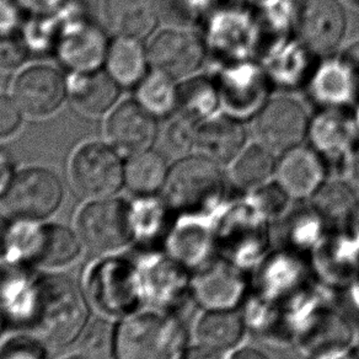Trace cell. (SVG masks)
Here are the masks:
<instances>
[{
	"instance_id": "6da1fadb",
	"label": "cell",
	"mask_w": 359,
	"mask_h": 359,
	"mask_svg": "<svg viewBox=\"0 0 359 359\" xmlns=\"http://www.w3.org/2000/svg\"><path fill=\"white\" fill-rule=\"evenodd\" d=\"M187 351L185 327L169 315H135L116 330V359H184Z\"/></svg>"
},
{
	"instance_id": "7a4b0ae2",
	"label": "cell",
	"mask_w": 359,
	"mask_h": 359,
	"mask_svg": "<svg viewBox=\"0 0 359 359\" xmlns=\"http://www.w3.org/2000/svg\"><path fill=\"white\" fill-rule=\"evenodd\" d=\"M58 15L60 32L55 52L60 62L73 72L99 69L110 46L104 31L85 18L74 3H68Z\"/></svg>"
},
{
	"instance_id": "3957f363",
	"label": "cell",
	"mask_w": 359,
	"mask_h": 359,
	"mask_svg": "<svg viewBox=\"0 0 359 359\" xmlns=\"http://www.w3.org/2000/svg\"><path fill=\"white\" fill-rule=\"evenodd\" d=\"M70 179L78 195L102 200L120 190L125 182V166L109 147L90 143L76 150L73 156Z\"/></svg>"
},
{
	"instance_id": "277c9868",
	"label": "cell",
	"mask_w": 359,
	"mask_h": 359,
	"mask_svg": "<svg viewBox=\"0 0 359 359\" xmlns=\"http://www.w3.org/2000/svg\"><path fill=\"white\" fill-rule=\"evenodd\" d=\"M78 229L81 243L91 252H115L132 235L130 210L118 200H95L80 212Z\"/></svg>"
},
{
	"instance_id": "5b68a950",
	"label": "cell",
	"mask_w": 359,
	"mask_h": 359,
	"mask_svg": "<svg viewBox=\"0 0 359 359\" xmlns=\"http://www.w3.org/2000/svg\"><path fill=\"white\" fill-rule=\"evenodd\" d=\"M41 290L39 329L55 342H68L84 324V302L74 285L63 278H48Z\"/></svg>"
},
{
	"instance_id": "8992f818",
	"label": "cell",
	"mask_w": 359,
	"mask_h": 359,
	"mask_svg": "<svg viewBox=\"0 0 359 359\" xmlns=\"http://www.w3.org/2000/svg\"><path fill=\"white\" fill-rule=\"evenodd\" d=\"M218 166L201 155L179 160L174 169L170 170L165 184L170 205L192 210L215 200L222 189Z\"/></svg>"
},
{
	"instance_id": "52a82bcc",
	"label": "cell",
	"mask_w": 359,
	"mask_h": 359,
	"mask_svg": "<svg viewBox=\"0 0 359 359\" xmlns=\"http://www.w3.org/2000/svg\"><path fill=\"white\" fill-rule=\"evenodd\" d=\"M309 130V120L298 101L278 96L261 109L252 126L255 140L275 154L300 145Z\"/></svg>"
},
{
	"instance_id": "ba28073f",
	"label": "cell",
	"mask_w": 359,
	"mask_h": 359,
	"mask_svg": "<svg viewBox=\"0 0 359 359\" xmlns=\"http://www.w3.org/2000/svg\"><path fill=\"white\" fill-rule=\"evenodd\" d=\"M63 190L58 177L48 170L27 169L16 175L4 196L11 215L40 219L53 213L60 205Z\"/></svg>"
},
{
	"instance_id": "9c48e42d",
	"label": "cell",
	"mask_w": 359,
	"mask_h": 359,
	"mask_svg": "<svg viewBox=\"0 0 359 359\" xmlns=\"http://www.w3.org/2000/svg\"><path fill=\"white\" fill-rule=\"evenodd\" d=\"M147 55L153 69L176 80L187 78L200 68L205 48L200 39L190 31L166 29L150 41Z\"/></svg>"
},
{
	"instance_id": "30bf717a",
	"label": "cell",
	"mask_w": 359,
	"mask_h": 359,
	"mask_svg": "<svg viewBox=\"0 0 359 359\" xmlns=\"http://www.w3.org/2000/svg\"><path fill=\"white\" fill-rule=\"evenodd\" d=\"M346 16L337 0H306L300 13V40L316 55H329L341 43Z\"/></svg>"
},
{
	"instance_id": "8fae6325",
	"label": "cell",
	"mask_w": 359,
	"mask_h": 359,
	"mask_svg": "<svg viewBox=\"0 0 359 359\" xmlns=\"http://www.w3.org/2000/svg\"><path fill=\"white\" fill-rule=\"evenodd\" d=\"M67 83L58 70L36 65L24 70L14 84V99L22 112L34 117L53 114L65 100Z\"/></svg>"
},
{
	"instance_id": "7c38bea8",
	"label": "cell",
	"mask_w": 359,
	"mask_h": 359,
	"mask_svg": "<svg viewBox=\"0 0 359 359\" xmlns=\"http://www.w3.org/2000/svg\"><path fill=\"white\" fill-rule=\"evenodd\" d=\"M158 133L155 116L140 102L126 101L107 121V135L123 153L137 154L150 148Z\"/></svg>"
},
{
	"instance_id": "4fadbf2b",
	"label": "cell",
	"mask_w": 359,
	"mask_h": 359,
	"mask_svg": "<svg viewBox=\"0 0 359 359\" xmlns=\"http://www.w3.org/2000/svg\"><path fill=\"white\" fill-rule=\"evenodd\" d=\"M325 170L319 156L304 147L283 153L276 176L280 189L292 198L311 197L323 185Z\"/></svg>"
},
{
	"instance_id": "5bb4252c",
	"label": "cell",
	"mask_w": 359,
	"mask_h": 359,
	"mask_svg": "<svg viewBox=\"0 0 359 359\" xmlns=\"http://www.w3.org/2000/svg\"><path fill=\"white\" fill-rule=\"evenodd\" d=\"M244 147L243 126L228 117L205 121L196 130V153L215 164H230Z\"/></svg>"
},
{
	"instance_id": "9a60e30c",
	"label": "cell",
	"mask_w": 359,
	"mask_h": 359,
	"mask_svg": "<svg viewBox=\"0 0 359 359\" xmlns=\"http://www.w3.org/2000/svg\"><path fill=\"white\" fill-rule=\"evenodd\" d=\"M68 94L78 110L88 116L105 114L115 104L120 85L107 72H74L67 84Z\"/></svg>"
},
{
	"instance_id": "2e32d148",
	"label": "cell",
	"mask_w": 359,
	"mask_h": 359,
	"mask_svg": "<svg viewBox=\"0 0 359 359\" xmlns=\"http://www.w3.org/2000/svg\"><path fill=\"white\" fill-rule=\"evenodd\" d=\"M244 290V280L234 266L215 262L195 280V293L207 309H233Z\"/></svg>"
},
{
	"instance_id": "e0dca14e",
	"label": "cell",
	"mask_w": 359,
	"mask_h": 359,
	"mask_svg": "<svg viewBox=\"0 0 359 359\" xmlns=\"http://www.w3.org/2000/svg\"><path fill=\"white\" fill-rule=\"evenodd\" d=\"M104 14L115 35L140 40L154 30L159 9L156 0H106Z\"/></svg>"
},
{
	"instance_id": "ac0fdd59",
	"label": "cell",
	"mask_w": 359,
	"mask_h": 359,
	"mask_svg": "<svg viewBox=\"0 0 359 359\" xmlns=\"http://www.w3.org/2000/svg\"><path fill=\"white\" fill-rule=\"evenodd\" d=\"M244 334V320L234 309H207L195 327L198 346L218 353L234 348Z\"/></svg>"
},
{
	"instance_id": "d6986e66",
	"label": "cell",
	"mask_w": 359,
	"mask_h": 359,
	"mask_svg": "<svg viewBox=\"0 0 359 359\" xmlns=\"http://www.w3.org/2000/svg\"><path fill=\"white\" fill-rule=\"evenodd\" d=\"M229 165L230 180L244 190L267 185L277 169L275 153L259 142L245 145Z\"/></svg>"
},
{
	"instance_id": "ffe728a7",
	"label": "cell",
	"mask_w": 359,
	"mask_h": 359,
	"mask_svg": "<svg viewBox=\"0 0 359 359\" xmlns=\"http://www.w3.org/2000/svg\"><path fill=\"white\" fill-rule=\"evenodd\" d=\"M107 73L123 88L140 84L147 75L148 55L140 40L118 37L109 46L106 55Z\"/></svg>"
},
{
	"instance_id": "44dd1931",
	"label": "cell",
	"mask_w": 359,
	"mask_h": 359,
	"mask_svg": "<svg viewBox=\"0 0 359 359\" xmlns=\"http://www.w3.org/2000/svg\"><path fill=\"white\" fill-rule=\"evenodd\" d=\"M169 172L164 155L144 150L132 155L126 164L125 184L132 192L148 197L164 187Z\"/></svg>"
},
{
	"instance_id": "7402d4cb",
	"label": "cell",
	"mask_w": 359,
	"mask_h": 359,
	"mask_svg": "<svg viewBox=\"0 0 359 359\" xmlns=\"http://www.w3.org/2000/svg\"><path fill=\"white\" fill-rule=\"evenodd\" d=\"M32 257L46 266L68 264L79 254V241L75 235L60 225H47L36 235Z\"/></svg>"
},
{
	"instance_id": "603a6c76",
	"label": "cell",
	"mask_w": 359,
	"mask_h": 359,
	"mask_svg": "<svg viewBox=\"0 0 359 359\" xmlns=\"http://www.w3.org/2000/svg\"><path fill=\"white\" fill-rule=\"evenodd\" d=\"M311 197L316 215L336 224L349 220L357 208V192L339 181L323 184Z\"/></svg>"
},
{
	"instance_id": "cb8c5ba5",
	"label": "cell",
	"mask_w": 359,
	"mask_h": 359,
	"mask_svg": "<svg viewBox=\"0 0 359 359\" xmlns=\"http://www.w3.org/2000/svg\"><path fill=\"white\" fill-rule=\"evenodd\" d=\"M137 97L140 105L155 117L171 114L177 107L179 89L175 79L160 70L153 69L138 84Z\"/></svg>"
},
{
	"instance_id": "d4e9b609",
	"label": "cell",
	"mask_w": 359,
	"mask_h": 359,
	"mask_svg": "<svg viewBox=\"0 0 359 359\" xmlns=\"http://www.w3.org/2000/svg\"><path fill=\"white\" fill-rule=\"evenodd\" d=\"M196 130L194 121L182 114L170 121L161 138L166 154L179 160L190 156L195 151Z\"/></svg>"
},
{
	"instance_id": "484cf974",
	"label": "cell",
	"mask_w": 359,
	"mask_h": 359,
	"mask_svg": "<svg viewBox=\"0 0 359 359\" xmlns=\"http://www.w3.org/2000/svg\"><path fill=\"white\" fill-rule=\"evenodd\" d=\"M115 334L106 321H96L80 339V352L89 359H107L115 353Z\"/></svg>"
},
{
	"instance_id": "4316f807",
	"label": "cell",
	"mask_w": 359,
	"mask_h": 359,
	"mask_svg": "<svg viewBox=\"0 0 359 359\" xmlns=\"http://www.w3.org/2000/svg\"><path fill=\"white\" fill-rule=\"evenodd\" d=\"M30 55L24 37L18 34L0 36V68L13 69L22 65Z\"/></svg>"
},
{
	"instance_id": "83f0119b",
	"label": "cell",
	"mask_w": 359,
	"mask_h": 359,
	"mask_svg": "<svg viewBox=\"0 0 359 359\" xmlns=\"http://www.w3.org/2000/svg\"><path fill=\"white\" fill-rule=\"evenodd\" d=\"M20 106L15 99L0 95V140L13 135L21 123Z\"/></svg>"
},
{
	"instance_id": "f1b7e54d",
	"label": "cell",
	"mask_w": 359,
	"mask_h": 359,
	"mask_svg": "<svg viewBox=\"0 0 359 359\" xmlns=\"http://www.w3.org/2000/svg\"><path fill=\"white\" fill-rule=\"evenodd\" d=\"M20 6L15 0H0V36L18 34L20 25Z\"/></svg>"
},
{
	"instance_id": "f546056e",
	"label": "cell",
	"mask_w": 359,
	"mask_h": 359,
	"mask_svg": "<svg viewBox=\"0 0 359 359\" xmlns=\"http://www.w3.org/2000/svg\"><path fill=\"white\" fill-rule=\"evenodd\" d=\"M21 11L30 13L35 18L55 15L62 11L68 0H15Z\"/></svg>"
},
{
	"instance_id": "4dcf8cb0",
	"label": "cell",
	"mask_w": 359,
	"mask_h": 359,
	"mask_svg": "<svg viewBox=\"0 0 359 359\" xmlns=\"http://www.w3.org/2000/svg\"><path fill=\"white\" fill-rule=\"evenodd\" d=\"M14 177V163L11 154L0 149V197L6 196Z\"/></svg>"
},
{
	"instance_id": "1f68e13d",
	"label": "cell",
	"mask_w": 359,
	"mask_h": 359,
	"mask_svg": "<svg viewBox=\"0 0 359 359\" xmlns=\"http://www.w3.org/2000/svg\"><path fill=\"white\" fill-rule=\"evenodd\" d=\"M184 359H223L222 358V353L210 351V349L205 348V347H194V348H189L187 353H186L185 358Z\"/></svg>"
},
{
	"instance_id": "d6a6232c",
	"label": "cell",
	"mask_w": 359,
	"mask_h": 359,
	"mask_svg": "<svg viewBox=\"0 0 359 359\" xmlns=\"http://www.w3.org/2000/svg\"><path fill=\"white\" fill-rule=\"evenodd\" d=\"M230 359H269V357L259 349L244 347V348L238 349Z\"/></svg>"
},
{
	"instance_id": "836d02e7",
	"label": "cell",
	"mask_w": 359,
	"mask_h": 359,
	"mask_svg": "<svg viewBox=\"0 0 359 359\" xmlns=\"http://www.w3.org/2000/svg\"><path fill=\"white\" fill-rule=\"evenodd\" d=\"M351 181H352V187H353L357 194H359V154L354 159L352 172H351Z\"/></svg>"
},
{
	"instance_id": "e575fe53",
	"label": "cell",
	"mask_w": 359,
	"mask_h": 359,
	"mask_svg": "<svg viewBox=\"0 0 359 359\" xmlns=\"http://www.w3.org/2000/svg\"><path fill=\"white\" fill-rule=\"evenodd\" d=\"M6 233V220L3 219L1 217H0V245H1V241L4 240V235ZM0 249H1V246H0Z\"/></svg>"
},
{
	"instance_id": "d590c367",
	"label": "cell",
	"mask_w": 359,
	"mask_h": 359,
	"mask_svg": "<svg viewBox=\"0 0 359 359\" xmlns=\"http://www.w3.org/2000/svg\"><path fill=\"white\" fill-rule=\"evenodd\" d=\"M72 359H89V358H86V357H84V355H79V357H74V358H72Z\"/></svg>"
}]
</instances>
